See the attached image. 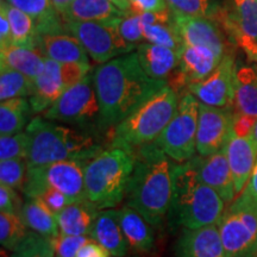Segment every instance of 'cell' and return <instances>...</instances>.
I'll return each mask as SVG.
<instances>
[{
  "label": "cell",
  "instance_id": "6da1fadb",
  "mask_svg": "<svg viewBox=\"0 0 257 257\" xmlns=\"http://www.w3.org/2000/svg\"><path fill=\"white\" fill-rule=\"evenodd\" d=\"M100 108V130L117 126L131 112L168 85L150 78L137 53H128L100 64L93 73Z\"/></svg>",
  "mask_w": 257,
  "mask_h": 257
},
{
  "label": "cell",
  "instance_id": "7a4b0ae2",
  "mask_svg": "<svg viewBox=\"0 0 257 257\" xmlns=\"http://www.w3.org/2000/svg\"><path fill=\"white\" fill-rule=\"evenodd\" d=\"M135 155V168L125 195L126 205L150 225L160 227L168 216L174 163L154 142L138 148Z\"/></svg>",
  "mask_w": 257,
  "mask_h": 257
},
{
  "label": "cell",
  "instance_id": "3957f363",
  "mask_svg": "<svg viewBox=\"0 0 257 257\" xmlns=\"http://www.w3.org/2000/svg\"><path fill=\"white\" fill-rule=\"evenodd\" d=\"M172 199L168 221L173 229H199L219 224L225 202L218 193L199 176V156L173 165Z\"/></svg>",
  "mask_w": 257,
  "mask_h": 257
},
{
  "label": "cell",
  "instance_id": "277c9868",
  "mask_svg": "<svg viewBox=\"0 0 257 257\" xmlns=\"http://www.w3.org/2000/svg\"><path fill=\"white\" fill-rule=\"evenodd\" d=\"M27 133L30 137L28 168L72 159L81 160L87 165L102 152L101 148L93 144L91 135L55 124L47 118L31 119Z\"/></svg>",
  "mask_w": 257,
  "mask_h": 257
},
{
  "label": "cell",
  "instance_id": "5b68a950",
  "mask_svg": "<svg viewBox=\"0 0 257 257\" xmlns=\"http://www.w3.org/2000/svg\"><path fill=\"white\" fill-rule=\"evenodd\" d=\"M136 155L123 148L102 150L85 166V191L87 199L99 210L119 205L126 195Z\"/></svg>",
  "mask_w": 257,
  "mask_h": 257
},
{
  "label": "cell",
  "instance_id": "8992f818",
  "mask_svg": "<svg viewBox=\"0 0 257 257\" xmlns=\"http://www.w3.org/2000/svg\"><path fill=\"white\" fill-rule=\"evenodd\" d=\"M178 106V93L166 85L114 127L111 147L135 152L154 142L174 117Z\"/></svg>",
  "mask_w": 257,
  "mask_h": 257
},
{
  "label": "cell",
  "instance_id": "52a82bcc",
  "mask_svg": "<svg viewBox=\"0 0 257 257\" xmlns=\"http://www.w3.org/2000/svg\"><path fill=\"white\" fill-rule=\"evenodd\" d=\"M226 257H257V200L245 192L234 199L219 224Z\"/></svg>",
  "mask_w": 257,
  "mask_h": 257
},
{
  "label": "cell",
  "instance_id": "ba28073f",
  "mask_svg": "<svg viewBox=\"0 0 257 257\" xmlns=\"http://www.w3.org/2000/svg\"><path fill=\"white\" fill-rule=\"evenodd\" d=\"M85 166L83 161L72 159L28 168L23 193L25 197L36 198L44 189L55 188L64 193L73 202L87 200Z\"/></svg>",
  "mask_w": 257,
  "mask_h": 257
},
{
  "label": "cell",
  "instance_id": "9c48e42d",
  "mask_svg": "<svg viewBox=\"0 0 257 257\" xmlns=\"http://www.w3.org/2000/svg\"><path fill=\"white\" fill-rule=\"evenodd\" d=\"M200 101L192 93H186L169 124L154 143L175 162H186L197 152V131Z\"/></svg>",
  "mask_w": 257,
  "mask_h": 257
},
{
  "label": "cell",
  "instance_id": "30bf717a",
  "mask_svg": "<svg viewBox=\"0 0 257 257\" xmlns=\"http://www.w3.org/2000/svg\"><path fill=\"white\" fill-rule=\"evenodd\" d=\"M44 118L85 128H100V108L96 98L93 74H87L67 89L44 111Z\"/></svg>",
  "mask_w": 257,
  "mask_h": 257
},
{
  "label": "cell",
  "instance_id": "8fae6325",
  "mask_svg": "<svg viewBox=\"0 0 257 257\" xmlns=\"http://www.w3.org/2000/svg\"><path fill=\"white\" fill-rule=\"evenodd\" d=\"M117 19L108 22H63V28L81 42L94 62L102 64L135 49L121 37Z\"/></svg>",
  "mask_w": 257,
  "mask_h": 257
},
{
  "label": "cell",
  "instance_id": "7c38bea8",
  "mask_svg": "<svg viewBox=\"0 0 257 257\" xmlns=\"http://www.w3.org/2000/svg\"><path fill=\"white\" fill-rule=\"evenodd\" d=\"M233 113L230 108L214 107L201 104L199 106L197 131V153L210 156L224 149L232 136Z\"/></svg>",
  "mask_w": 257,
  "mask_h": 257
},
{
  "label": "cell",
  "instance_id": "4fadbf2b",
  "mask_svg": "<svg viewBox=\"0 0 257 257\" xmlns=\"http://www.w3.org/2000/svg\"><path fill=\"white\" fill-rule=\"evenodd\" d=\"M234 68L233 57L226 54L210 75L200 81L189 83V93L201 104L231 108L234 101Z\"/></svg>",
  "mask_w": 257,
  "mask_h": 257
},
{
  "label": "cell",
  "instance_id": "5bb4252c",
  "mask_svg": "<svg viewBox=\"0 0 257 257\" xmlns=\"http://www.w3.org/2000/svg\"><path fill=\"white\" fill-rule=\"evenodd\" d=\"M220 61L221 57L210 48L182 44L179 67L169 78V86L176 92L189 83L200 81L217 68Z\"/></svg>",
  "mask_w": 257,
  "mask_h": 257
},
{
  "label": "cell",
  "instance_id": "9a60e30c",
  "mask_svg": "<svg viewBox=\"0 0 257 257\" xmlns=\"http://www.w3.org/2000/svg\"><path fill=\"white\" fill-rule=\"evenodd\" d=\"M172 16L182 43L210 48L221 59L226 55L224 37L216 23L206 17L186 16L176 12H172Z\"/></svg>",
  "mask_w": 257,
  "mask_h": 257
},
{
  "label": "cell",
  "instance_id": "2e32d148",
  "mask_svg": "<svg viewBox=\"0 0 257 257\" xmlns=\"http://www.w3.org/2000/svg\"><path fill=\"white\" fill-rule=\"evenodd\" d=\"M70 87L64 64L47 57L43 72L35 79L34 91L29 100L32 113L47 111Z\"/></svg>",
  "mask_w": 257,
  "mask_h": 257
},
{
  "label": "cell",
  "instance_id": "e0dca14e",
  "mask_svg": "<svg viewBox=\"0 0 257 257\" xmlns=\"http://www.w3.org/2000/svg\"><path fill=\"white\" fill-rule=\"evenodd\" d=\"M176 257H226L218 224L185 229L175 244Z\"/></svg>",
  "mask_w": 257,
  "mask_h": 257
},
{
  "label": "cell",
  "instance_id": "ac0fdd59",
  "mask_svg": "<svg viewBox=\"0 0 257 257\" xmlns=\"http://www.w3.org/2000/svg\"><path fill=\"white\" fill-rule=\"evenodd\" d=\"M232 173L236 194L238 195L248 184L257 161V143L252 134L239 137L232 134L225 147Z\"/></svg>",
  "mask_w": 257,
  "mask_h": 257
},
{
  "label": "cell",
  "instance_id": "d6986e66",
  "mask_svg": "<svg viewBox=\"0 0 257 257\" xmlns=\"http://www.w3.org/2000/svg\"><path fill=\"white\" fill-rule=\"evenodd\" d=\"M199 176L220 195L224 202H232L237 195L225 148L210 156H199Z\"/></svg>",
  "mask_w": 257,
  "mask_h": 257
},
{
  "label": "cell",
  "instance_id": "ffe728a7",
  "mask_svg": "<svg viewBox=\"0 0 257 257\" xmlns=\"http://www.w3.org/2000/svg\"><path fill=\"white\" fill-rule=\"evenodd\" d=\"M37 48L44 56L57 62L89 63V55L81 42L67 31L38 35Z\"/></svg>",
  "mask_w": 257,
  "mask_h": 257
},
{
  "label": "cell",
  "instance_id": "44dd1931",
  "mask_svg": "<svg viewBox=\"0 0 257 257\" xmlns=\"http://www.w3.org/2000/svg\"><path fill=\"white\" fill-rule=\"evenodd\" d=\"M136 49L141 66L150 78L167 81L178 69L180 49H172L149 42L138 44Z\"/></svg>",
  "mask_w": 257,
  "mask_h": 257
},
{
  "label": "cell",
  "instance_id": "7402d4cb",
  "mask_svg": "<svg viewBox=\"0 0 257 257\" xmlns=\"http://www.w3.org/2000/svg\"><path fill=\"white\" fill-rule=\"evenodd\" d=\"M91 237L107 249L112 256L123 257L126 255L127 242L121 230L119 211L107 208L99 212Z\"/></svg>",
  "mask_w": 257,
  "mask_h": 257
},
{
  "label": "cell",
  "instance_id": "603a6c76",
  "mask_svg": "<svg viewBox=\"0 0 257 257\" xmlns=\"http://www.w3.org/2000/svg\"><path fill=\"white\" fill-rule=\"evenodd\" d=\"M99 208L92 201H74L66 206L57 216L60 232L69 236L91 234L98 218Z\"/></svg>",
  "mask_w": 257,
  "mask_h": 257
},
{
  "label": "cell",
  "instance_id": "cb8c5ba5",
  "mask_svg": "<svg viewBox=\"0 0 257 257\" xmlns=\"http://www.w3.org/2000/svg\"><path fill=\"white\" fill-rule=\"evenodd\" d=\"M121 230L127 246L137 252L148 253L155 245V233L150 225L136 210L124 206L119 210Z\"/></svg>",
  "mask_w": 257,
  "mask_h": 257
},
{
  "label": "cell",
  "instance_id": "d4e9b609",
  "mask_svg": "<svg viewBox=\"0 0 257 257\" xmlns=\"http://www.w3.org/2000/svg\"><path fill=\"white\" fill-rule=\"evenodd\" d=\"M47 57L40 48H30L10 44L0 48V64L21 72L34 80L43 72Z\"/></svg>",
  "mask_w": 257,
  "mask_h": 257
},
{
  "label": "cell",
  "instance_id": "484cf974",
  "mask_svg": "<svg viewBox=\"0 0 257 257\" xmlns=\"http://www.w3.org/2000/svg\"><path fill=\"white\" fill-rule=\"evenodd\" d=\"M224 27L234 41L257 42V0H232V11L224 19Z\"/></svg>",
  "mask_w": 257,
  "mask_h": 257
},
{
  "label": "cell",
  "instance_id": "4316f807",
  "mask_svg": "<svg viewBox=\"0 0 257 257\" xmlns=\"http://www.w3.org/2000/svg\"><path fill=\"white\" fill-rule=\"evenodd\" d=\"M125 12L108 0H74L61 17L63 22H108Z\"/></svg>",
  "mask_w": 257,
  "mask_h": 257
},
{
  "label": "cell",
  "instance_id": "83f0119b",
  "mask_svg": "<svg viewBox=\"0 0 257 257\" xmlns=\"http://www.w3.org/2000/svg\"><path fill=\"white\" fill-rule=\"evenodd\" d=\"M234 101L236 112L257 118V68L238 66L234 68Z\"/></svg>",
  "mask_w": 257,
  "mask_h": 257
},
{
  "label": "cell",
  "instance_id": "f1b7e54d",
  "mask_svg": "<svg viewBox=\"0 0 257 257\" xmlns=\"http://www.w3.org/2000/svg\"><path fill=\"white\" fill-rule=\"evenodd\" d=\"M19 216L29 229L42 236L55 238L60 234L57 216L40 198L27 197Z\"/></svg>",
  "mask_w": 257,
  "mask_h": 257
},
{
  "label": "cell",
  "instance_id": "f546056e",
  "mask_svg": "<svg viewBox=\"0 0 257 257\" xmlns=\"http://www.w3.org/2000/svg\"><path fill=\"white\" fill-rule=\"evenodd\" d=\"M28 14L37 24L38 35L66 31L63 19L54 8L51 0H5Z\"/></svg>",
  "mask_w": 257,
  "mask_h": 257
},
{
  "label": "cell",
  "instance_id": "4dcf8cb0",
  "mask_svg": "<svg viewBox=\"0 0 257 257\" xmlns=\"http://www.w3.org/2000/svg\"><path fill=\"white\" fill-rule=\"evenodd\" d=\"M0 9L5 11L11 25L12 44L22 47L37 48V24L34 18L14 5L2 0Z\"/></svg>",
  "mask_w": 257,
  "mask_h": 257
},
{
  "label": "cell",
  "instance_id": "1f68e13d",
  "mask_svg": "<svg viewBox=\"0 0 257 257\" xmlns=\"http://www.w3.org/2000/svg\"><path fill=\"white\" fill-rule=\"evenodd\" d=\"M32 113L30 101L25 98H14L0 104V135L8 136L23 131Z\"/></svg>",
  "mask_w": 257,
  "mask_h": 257
},
{
  "label": "cell",
  "instance_id": "d6a6232c",
  "mask_svg": "<svg viewBox=\"0 0 257 257\" xmlns=\"http://www.w3.org/2000/svg\"><path fill=\"white\" fill-rule=\"evenodd\" d=\"M34 80L17 70L0 64V100L31 96Z\"/></svg>",
  "mask_w": 257,
  "mask_h": 257
},
{
  "label": "cell",
  "instance_id": "836d02e7",
  "mask_svg": "<svg viewBox=\"0 0 257 257\" xmlns=\"http://www.w3.org/2000/svg\"><path fill=\"white\" fill-rule=\"evenodd\" d=\"M29 227L17 213H0V243L3 248L16 250L28 236Z\"/></svg>",
  "mask_w": 257,
  "mask_h": 257
},
{
  "label": "cell",
  "instance_id": "e575fe53",
  "mask_svg": "<svg viewBox=\"0 0 257 257\" xmlns=\"http://www.w3.org/2000/svg\"><path fill=\"white\" fill-rule=\"evenodd\" d=\"M55 248H54L53 238L42 236L35 232H29L25 239L14 250L11 257H54Z\"/></svg>",
  "mask_w": 257,
  "mask_h": 257
},
{
  "label": "cell",
  "instance_id": "d590c367",
  "mask_svg": "<svg viewBox=\"0 0 257 257\" xmlns=\"http://www.w3.org/2000/svg\"><path fill=\"white\" fill-rule=\"evenodd\" d=\"M28 174V160L24 157L5 160L0 162L2 185L23 192Z\"/></svg>",
  "mask_w": 257,
  "mask_h": 257
},
{
  "label": "cell",
  "instance_id": "8d00e7d4",
  "mask_svg": "<svg viewBox=\"0 0 257 257\" xmlns=\"http://www.w3.org/2000/svg\"><path fill=\"white\" fill-rule=\"evenodd\" d=\"M29 147H30V137L27 131L15 135L0 137V161L19 159H28Z\"/></svg>",
  "mask_w": 257,
  "mask_h": 257
},
{
  "label": "cell",
  "instance_id": "74e56055",
  "mask_svg": "<svg viewBox=\"0 0 257 257\" xmlns=\"http://www.w3.org/2000/svg\"><path fill=\"white\" fill-rule=\"evenodd\" d=\"M117 27L121 37L130 46L137 48L138 44L143 43L144 35L140 14L127 10L120 18L117 19Z\"/></svg>",
  "mask_w": 257,
  "mask_h": 257
},
{
  "label": "cell",
  "instance_id": "f35d334b",
  "mask_svg": "<svg viewBox=\"0 0 257 257\" xmlns=\"http://www.w3.org/2000/svg\"><path fill=\"white\" fill-rule=\"evenodd\" d=\"M172 12L195 17H207L211 12V0H166Z\"/></svg>",
  "mask_w": 257,
  "mask_h": 257
},
{
  "label": "cell",
  "instance_id": "ab89813d",
  "mask_svg": "<svg viewBox=\"0 0 257 257\" xmlns=\"http://www.w3.org/2000/svg\"><path fill=\"white\" fill-rule=\"evenodd\" d=\"M53 240L56 257H76L79 250L91 239L87 236H69L60 232Z\"/></svg>",
  "mask_w": 257,
  "mask_h": 257
},
{
  "label": "cell",
  "instance_id": "60d3db41",
  "mask_svg": "<svg viewBox=\"0 0 257 257\" xmlns=\"http://www.w3.org/2000/svg\"><path fill=\"white\" fill-rule=\"evenodd\" d=\"M36 198H40L55 214H59L64 207L72 204V200L62 192L55 188H47Z\"/></svg>",
  "mask_w": 257,
  "mask_h": 257
},
{
  "label": "cell",
  "instance_id": "b9f144b4",
  "mask_svg": "<svg viewBox=\"0 0 257 257\" xmlns=\"http://www.w3.org/2000/svg\"><path fill=\"white\" fill-rule=\"evenodd\" d=\"M24 202H22L21 198L16 193V189L9 186H0V210L8 213L19 214L23 207Z\"/></svg>",
  "mask_w": 257,
  "mask_h": 257
},
{
  "label": "cell",
  "instance_id": "7bdbcfd3",
  "mask_svg": "<svg viewBox=\"0 0 257 257\" xmlns=\"http://www.w3.org/2000/svg\"><path fill=\"white\" fill-rule=\"evenodd\" d=\"M128 10L136 14L143 12H160L168 10L166 0H128Z\"/></svg>",
  "mask_w": 257,
  "mask_h": 257
},
{
  "label": "cell",
  "instance_id": "ee69618b",
  "mask_svg": "<svg viewBox=\"0 0 257 257\" xmlns=\"http://www.w3.org/2000/svg\"><path fill=\"white\" fill-rule=\"evenodd\" d=\"M256 117L243 114L240 112H234L233 113V123H232V134L236 136L244 137L252 134L253 125H255Z\"/></svg>",
  "mask_w": 257,
  "mask_h": 257
},
{
  "label": "cell",
  "instance_id": "f6af8a7d",
  "mask_svg": "<svg viewBox=\"0 0 257 257\" xmlns=\"http://www.w3.org/2000/svg\"><path fill=\"white\" fill-rule=\"evenodd\" d=\"M110 251L104 248L101 244L95 242L94 239L86 243L81 249L79 250L76 257H110Z\"/></svg>",
  "mask_w": 257,
  "mask_h": 257
},
{
  "label": "cell",
  "instance_id": "bcb514c9",
  "mask_svg": "<svg viewBox=\"0 0 257 257\" xmlns=\"http://www.w3.org/2000/svg\"><path fill=\"white\" fill-rule=\"evenodd\" d=\"M12 44L11 25L5 11L0 9V48L8 47Z\"/></svg>",
  "mask_w": 257,
  "mask_h": 257
},
{
  "label": "cell",
  "instance_id": "7dc6e473",
  "mask_svg": "<svg viewBox=\"0 0 257 257\" xmlns=\"http://www.w3.org/2000/svg\"><path fill=\"white\" fill-rule=\"evenodd\" d=\"M237 44L245 51V54L251 61H255L257 63V42L250 40H238L236 41Z\"/></svg>",
  "mask_w": 257,
  "mask_h": 257
},
{
  "label": "cell",
  "instance_id": "c3c4849f",
  "mask_svg": "<svg viewBox=\"0 0 257 257\" xmlns=\"http://www.w3.org/2000/svg\"><path fill=\"white\" fill-rule=\"evenodd\" d=\"M243 192H245L246 194L257 200V161H256L255 167H253L251 176H250L248 184H246L245 187H244Z\"/></svg>",
  "mask_w": 257,
  "mask_h": 257
},
{
  "label": "cell",
  "instance_id": "681fc988",
  "mask_svg": "<svg viewBox=\"0 0 257 257\" xmlns=\"http://www.w3.org/2000/svg\"><path fill=\"white\" fill-rule=\"evenodd\" d=\"M73 2L74 0H51L54 8H55L56 11L59 12L60 16H62L64 12H66V10L72 5Z\"/></svg>",
  "mask_w": 257,
  "mask_h": 257
},
{
  "label": "cell",
  "instance_id": "f907efd6",
  "mask_svg": "<svg viewBox=\"0 0 257 257\" xmlns=\"http://www.w3.org/2000/svg\"><path fill=\"white\" fill-rule=\"evenodd\" d=\"M112 4H114L117 8H119L123 11H127L128 8H130V4H128V0H108Z\"/></svg>",
  "mask_w": 257,
  "mask_h": 257
},
{
  "label": "cell",
  "instance_id": "816d5d0a",
  "mask_svg": "<svg viewBox=\"0 0 257 257\" xmlns=\"http://www.w3.org/2000/svg\"><path fill=\"white\" fill-rule=\"evenodd\" d=\"M252 137H253V140H255V142L257 143V118H256L255 125H253V128H252Z\"/></svg>",
  "mask_w": 257,
  "mask_h": 257
}]
</instances>
